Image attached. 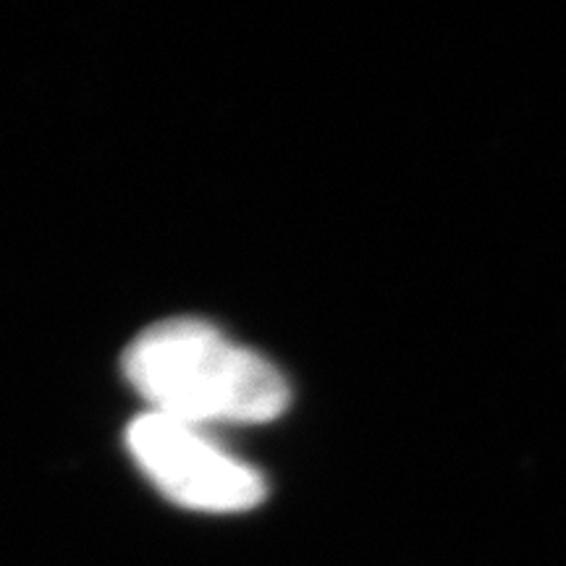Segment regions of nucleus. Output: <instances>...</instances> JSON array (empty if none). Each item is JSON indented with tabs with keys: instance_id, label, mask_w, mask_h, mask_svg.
Wrapping results in <instances>:
<instances>
[{
	"instance_id": "f257e3e1",
	"label": "nucleus",
	"mask_w": 566,
	"mask_h": 566,
	"mask_svg": "<svg viewBox=\"0 0 566 566\" xmlns=\"http://www.w3.org/2000/svg\"><path fill=\"white\" fill-rule=\"evenodd\" d=\"M124 367L153 412L195 424L265 422L289 405L286 380L268 359L192 317L163 321L139 334Z\"/></svg>"
},
{
	"instance_id": "f03ea898",
	"label": "nucleus",
	"mask_w": 566,
	"mask_h": 566,
	"mask_svg": "<svg viewBox=\"0 0 566 566\" xmlns=\"http://www.w3.org/2000/svg\"><path fill=\"white\" fill-rule=\"evenodd\" d=\"M129 451L166 499L205 514H237L265 499V480L202 433V424L147 412L129 428Z\"/></svg>"
}]
</instances>
